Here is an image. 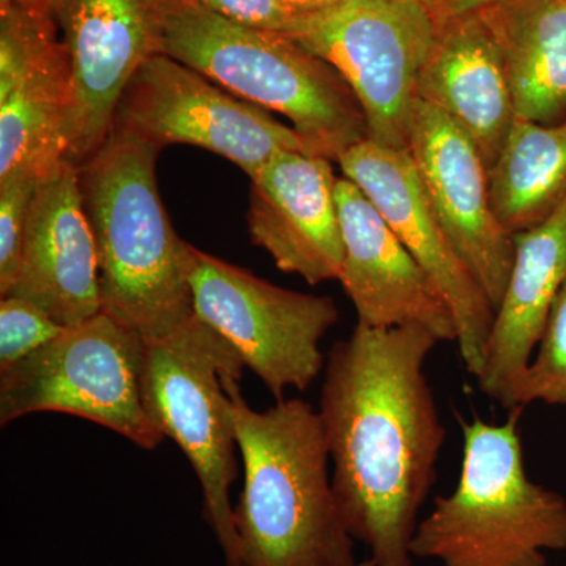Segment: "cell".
<instances>
[{
	"label": "cell",
	"mask_w": 566,
	"mask_h": 566,
	"mask_svg": "<svg viewBox=\"0 0 566 566\" xmlns=\"http://www.w3.org/2000/svg\"><path fill=\"white\" fill-rule=\"evenodd\" d=\"M438 344L419 326L357 324L327 357L318 412L334 491L349 534L375 566H415L417 517L446 441L424 375Z\"/></svg>",
	"instance_id": "cell-1"
},
{
	"label": "cell",
	"mask_w": 566,
	"mask_h": 566,
	"mask_svg": "<svg viewBox=\"0 0 566 566\" xmlns=\"http://www.w3.org/2000/svg\"><path fill=\"white\" fill-rule=\"evenodd\" d=\"M226 378L244 486L234 513L240 566H353L354 542L333 479L319 412L301 398L266 411Z\"/></svg>",
	"instance_id": "cell-2"
},
{
	"label": "cell",
	"mask_w": 566,
	"mask_h": 566,
	"mask_svg": "<svg viewBox=\"0 0 566 566\" xmlns=\"http://www.w3.org/2000/svg\"><path fill=\"white\" fill-rule=\"evenodd\" d=\"M159 151L112 126L98 150L77 164L98 252L103 311L144 342L172 333L193 315V248L178 237L164 208L156 181Z\"/></svg>",
	"instance_id": "cell-3"
},
{
	"label": "cell",
	"mask_w": 566,
	"mask_h": 566,
	"mask_svg": "<svg viewBox=\"0 0 566 566\" xmlns=\"http://www.w3.org/2000/svg\"><path fill=\"white\" fill-rule=\"evenodd\" d=\"M159 52L244 102L292 122L311 155L337 159L368 139L344 77L285 33L238 24L196 0H158Z\"/></svg>",
	"instance_id": "cell-4"
},
{
	"label": "cell",
	"mask_w": 566,
	"mask_h": 566,
	"mask_svg": "<svg viewBox=\"0 0 566 566\" xmlns=\"http://www.w3.org/2000/svg\"><path fill=\"white\" fill-rule=\"evenodd\" d=\"M523 409H510L504 423L458 417L460 479L417 524L412 557L441 566H546L547 551L566 549V499L527 475L517 430Z\"/></svg>",
	"instance_id": "cell-5"
},
{
	"label": "cell",
	"mask_w": 566,
	"mask_h": 566,
	"mask_svg": "<svg viewBox=\"0 0 566 566\" xmlns=\"http://www.w3.org/2000/svg\"><path fill=\"white\" fill-rule=\"evenodd\" d=\"M244 367L234 346L193 314L172 333L145 342L140 371L145 411L188 457L229 566H240L230 502L238 444L223 379H241Z\"/></svg>",
	"instance_id": "cell-6"
},
{
	"label": "cell",
	"mask_w": 566,
	"mask_h": 566,
	"mask_svg": "<svg viewBox=\"0 0 566 566\" xmlns=\"http://www.w3.org/2000/svg\"><path fill=\"white\" fill-rule=\"evenodd\" d=\"M144 345L136 331L106 311L66 326L39 352L0 371V424L63 412L155 449L166 436L142 401Z\"/></svg>",
	"instance_id": "cell-7"
},
{
	"label": "cell",
	"mask_w": 566,
	"mask_h": 566,
	"mask_svg": "<svg viewBox=\"0 0 566 566\" xmlns=\"http://www.w3.org/2000/svg\"><path fill=\"white\" fill-rule=\"evenodd\" d=\"M438 20L415 0H344L301 18L294 40L333 69L363 107L368 139L408 150L420 74Z\"/></svg>",
	"instance_id": "cell-8"
},
{
	"label": "cell",
	"mask_w": 566,
	"mask_h": 566,
	"mask_svg": "<svg viewBox=\"0 0 566 566\" xmlns=\"http://www.w3.org/2000/svg\"><path fill=\"white\" fill-rule=\"evenodd\" d=\"M189 283L193 314L234 346L275 400L314 385L319 344L338 322L333 297L282 289L196 248Z\"/></svg>",
	"instance_id": "cell-9"
},
{
	"label": "cell",
	"mask_w": 566,
	"mask_h": 566,
	"mask_svg": "<svg viewBox=\"0 0 566 566\" xmlns=\"http://www.w3.org/2000/svg\"><path fill=\"white\" fill-rule=\"evenodd\" d=\"M114 126L156 148L185 144L237 164L249 178L281 151H307L293 126L166 54L148 59L123 92Z\"/></svg>",
	"instance_id": "cell-10"
},
{
	"label": "cell",
	"mask_w": 566,
	"mask_h": 566,
	"mask_svg": "<svg viewBox=\"0 0 566 566\" xmlns=\"http://www.w3.org/2000/svg\"><path fill=\"white\" fill-rule=\"evenodd\" d=\"M71 73L66 159L81 164L109 136L123 92L159 52L158 0H55Z\"/></svg>",
	"instance_id": "cell-11"
},
{
	"label": "cell",
	"mask_w": 566,
	"mask_h": 566,
	"mask_svg": "<svg viewBox=\"0 0 566 566\" xmlns=\"http://www.w3.org/2000/svg\"><path fill=\"white\" fill-rule=\"evenodd\" d=\"M337 163L345 178L359 186L444 296L455 319L461 360L476 378L494 307L431 210L411 155L365 139L346 150Z\"/></svg>",
	"instance_id": "cell-12"
},
{
	"label": "cell",
	"mask_w": 566,
	"mask_h": 566,
	"mask_svg": "<svg viewBox=\"0 0 566 566\" xmlns=\"http://www.w3.org/2000/svg\"><path fill=\"white\" fill-rule=\"evenodd\" d=\"M69 57L51 13L0 14V178L43 177L66 158Z\"/></svg>",
	"instance_id": "cell-13"
},
{
	"label": "cell",
	"mask_w": 566,
	"mask_h": 566,
	"mask_svg": "<svg viewBox=\"0 0 566 566\" xmlns=\"http://www.w3.org/2000/svg\"><path fill=\"white\" fill-rule=\"evenodd\" d=\"M409 155L450 244L497 308L515 259L513 237L495 218L490 170L471 137L444 112L417 99Z\"/></svg>",
	"instance_id": "cell-14"
},
{
	"label": "cell",
	"mask_w": 566,
	"mask_h": 566,
	"mask_svg": "<svg viewBox=\"0 0 566 566\" xmlns=\"http://www.w3.org/2000/svg\"><path fill=\"white\" fill-rule=\"evenodd\" d=\"M337 205L345 248L338 282L356 308L357 324L374 329L419 326L439 344H457L455 319L444 296L359 186L338 178Z\"/></svg>",
	"instance_id": "cell-15"
},
{
	"label": "cell",
	"mask_w": 566,
	"mask_h": 566,
	"mask_svg": "<svg viewBox=\"0 0 566 566\" xmlns=\"http://www.w3.org/2000/svg\"><path fill=\"white\" fill-rule=\"evenodd\" d=\"M331 159L281 151L251 178L249 233L283 273L308 285L340 279L344 234Z\"/></svg>",
	"instance_id": "cell-16"
},
{
	"label": "cell",
	"mask_w": 566,
	"mask_h": 566,
	"mask_svg": "<svg viewBox=\"0 0 566 566\" xmlns=\"http://www.w3.org/2000/svg\"><path fill=\"white\" fill-rule=\"evenodd\" d=\"M6 296L31 301L62 326L103 312L98 252L82 202L80 167L70 159L36 185L20 268Z\"/></svg>",
	"instance_id": "cell-17"
},
{
	"label": "cell",
	"mask_w": 566,
	"mask_h": 566,
	"mask_svg": "<svg viewBox=\"0 0 566 566\" xmlns=\"http://www.w3.org/2000/svg\"><path fill=\"white\" fill-rule=\"evenodd\" d=\"M436 20L417 96L471 137L490 170L516 120L502 52L476 10Z\"/></svg>",
	"instance_id": "cell-18"
},
{
	"label": "cell",
	"mask_w": 566,
	"mask_h": 566,
	"mask_svg": "<svg viewBox=\"0 0 566 566\" xmlns=\"http://www.w3.org/2000/svg\"><path fill=\"white\" fill-rule=\"evenodd\" d=\"M515 259L483 353L479 389L506 409L532 363L566 282V202L545 222L513 237Z\"/></svg>",
	"instance_id": "cell-19"
},
{
	"label": "cell",
	"mask_w": 566,
	"mask_h": 566,
	"mask_svg": "<svg viewBox=\"0 0 566 566\" xmlns=\"http://www.w3.org/2000/svg\"><path fill=\"white\" fill-rule=\"evenodd\" d=\"M476 11L502 52L516 118H565L566 0H497Z\"/></svg>",
	"instance_id": "cell-20"
},
{
	"label": "cell",
	"mask_w": 566,
	"mask_h": 566,
	"mask_svg": "<svg viewBox=\"0 0 566 566\" xmlns=\"http://www.w3.org/2000/svg\"><path fill=\"white\" fill-rule=\"evenodd\" d=\"M495 218L515 237L566 202V117L553 125L516 118L490 169Z\"/></svg>",
	"instance_id": "cell-21"
},
{
	"label": "cell",
	"mask_w": 566,
	"mask_h": 566,
	"mask_svg": "<svg viewBox=\"0 0 566 566\" xmlns=\"http://www.w3.org/2000/svg\"><path fill=\"white\" fill-rule=\"evenodd\" d=\"M532 403L566 406V282L551 308L535 356L513 395V408Z\"/></svg>",
	"instance_id": "cell-22"
},
{
	"label": "cell",
	"mask_w": 566,
	"mask_h": 566,
	"mask_svg": "<svg viewBox=\"0 0 566 566\" xmlns=\"http://www.w3.org/2000/svg\"><path fill=\"white\" fill-rule=\"evenodd\" d=\"M65 327L31 301L3 296L0 301V371L39 352Z\"/></svg>",
	"instance_id": "cell-23"
},
{
	"label": "cell",
	"mask_w": 566,
	"mask_h": 566,
	"mask_svg": "<svg viewBox=\"0 0 566 566\" xmlns=\"http://www.w3.org/2000/svg\"><path fill=\"white\" fill-rule=\"evenodd\" d=\"M39 177L13 174L0 178V294L6 296L20 268L22 244Z\"/></svg>",
	"instance_id": "cell-24"
},
{
	"label": "cell",
	"mask_w": 566,
	"mask_h": 566,
	"mask_svg": "<svg viewBox=\"0 0 566 566\" xmlns=\"http://www.w3.org/2000/svg\"><path fill=\"white\" fill-rule=\"evenodd\" d=\"M196 2L238 24L285 33V35H293L301 21V18L286 9L281 0H196Z\"/></svg>",
	"instance_id": "cell-25"
},
{
	"label": "cell",
	"mask_w": 566,
	"mask_h": 566,
	"mask_svg": "<svg viewBox=\"0 0 566 566\" xmlns=\"http://www.w3.org/2000/svg\"><path fill=\"white\" fill-rule=\"evenodd\" d=\"M493 2H497V0H438L433 11L438 18L450 17V14L479 10Z\"/></svg>",
	"instance_id": "cell-26"
},
{
	"label": "cell",
	"mask_w": 566,
	"mask_h": 566,
	"mask_svg": "<svg viewBox=\"0 0 566 566\" xmlns=\"http://www.w3.org/2000/svg\"><path fill=\"white\" fill-rule=\"evenodd\" d=\"M296 17H311V14L322 13L344 2V0H281Z\"/></svg>",
	"instance_id": "cell-27"
},
{
	"label": "cell",
	"mask_w": 566,
	"mask_h": 566,
	"mask_svg": "<svg viewBox=\"0 0 566 566\" xmlns=\"http://www.w3.org/2000/svg\"><path fill=\"white\" fill-rule=\"evenodd\" d=\"M55 0H13L17 6L24 7V9L40 11V13H51Z\"/></svg>",
	"instance_id": "cell-28"
},
{
	"label": "cell",
	"mask_w": 566,
	"mask_h": 566,
	"mask_svg": "<svg viewBox=\"0 0 566 566\" xmlns=\"http://www.w3.org/2000/svg\"><path fill=\"white\" fill-rule=\"evenodd\" d=\"M13 6V0H0V13H6Z\"/></svg>",
	"instance_id": "cell-29"
},
{
	"label": "cell",
	"mask_w": 566,
	"mask_h": 566,
	"mask_svg": "<svg viewBox=\"0 0 566 566\" xmlns=\"http://www.w3.org/2000/svg\"><path fill=\"white\" fill-rule=\"evenodd\" d=\"M415 2H422L424 6L431 7V9H434L436 2L438 0H415Z\"/></svg>",
	"instance_id": "cell-30"
},
{
	"label": "cell",
	"mask_w": 566,
	"mask_h": 566,
	"mask_svg": "<svg viewBox=\"0 0 566 566\" xmlns=\"http://www.w3.org/2000/svg\"><path fill=\"white\" fill-rule=\"evenodd\" d=\"M353 566H375V565H374V562L370 560V558H367V560L359 562V564H356Z\"/></svg>",
	"instance_id": "cell-31"
}]
</instances>
